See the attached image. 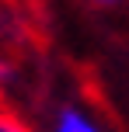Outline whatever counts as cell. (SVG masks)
<instances>
[{
	"instance_id": "1",
	"label": "cell",
	"mask_w": 129,
	"mask_h": 132,
	"mask_svg": "<svg viewBox=\"0 0 129 132\" xmlns=\"http://www.w3.org/2000/svg\"><path fill=\"white\" fill-rule=\"evenodd\" d=\"M49 132H108V129L101 125V118H98L94 111H87V108H80V104H63L59 111L52 115Z\"/></svg>"
},
{
	"instance_id": "2",
	"label": "cell",
	"mask_w": 129,
	"mask_h": 132,
	"mask_svg": "<svg viewBox=\"0 0 129 132\" xmlns=\"http://www.w3.org/2000/svg\"><path fill=\"white\" fill-rule=\"evenodd\" d=\"M0 132H35V125H32L21 111H14L11 104L0 101Z\"/></svg>"
}]
</instances>
